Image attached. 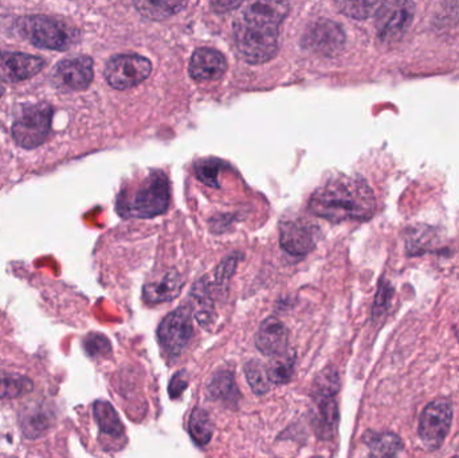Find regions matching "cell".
Wrapping results in <instances>:
<instances>
[{"label": "cell", "instance_id": "1", "mask_svg": "<svg viewBox=\"0 0 459 458\" xmlns=\"http://www.w3.org/2000/svg\"><path fill=\"white\" fill-rule=\"evenodd\" d=\"M288 13L289 0H254L235 19V45L247 64H264L277 54L278 31Z\"/></svg>", "mask_w": 459, "mask_h": 458}, {"label": "cell", "instance_id": "2", "mask_svg": "<svg viewBox=\"0 0 459 458\" xmlns=\"http://www.w3.org/2000/svg\"><path fill=\"white\" fill-rule=\"evenodd\" d=\"M309 209L313 214L331 222L366 220L374 215L375 198L363 180L339 177L328 180L313 193Z\"/></svg>", "mask_w": 459, "mask_h": 458}, {"label": "cell", "instance_id": "3", "mask_svg": "<svg viewBox=\"0 0 459 458\" xmlns=\"http://www.w3.org/2000/svg\"><path fill=\"white\" fill-rule=\"evenodd\" d=\"M171 190L163 172H153L132 195H121L117 212L126 218H153L169 210Z\"/></svg>", "mask_w": 459, "mask_h": 458}, {"label": "cell", "instance_id": "4", "mask_svg": "<svg viewBox=\"0 0 459 458\" xmlns=\"http://www.w3.org/2000/svg\"><path fill=\"white\" fill-rule=\"evenodd\" d=\"M15 29L31 45L46 50H69L80 37L77 30L46 15L21 16Z\"/></svg>", "mask_w": 459, "mask_h": 458}, {"label": "cell", "instance_id": "5", "mask_svg": "<svg viewBox=\"0 0 459 458\" xmlns=\"http://www.w3.org/2000/svg\"><path fill=\"white\" fill-rule=\"evenodd\" d=\"M340 389L339 374L333 368H326L316 378L313 385V400H315L316 432L320 438H331L339 422V408L336 394Z\"/></svg>", "mask_w": 459, "mask_h": 458}, {"label": "cell", "instance_id": "6", "mask_svg": "<svg viewBox=\"0 0 459 458\" xmlns=\"http://www.w3.org/2000/svg\"><path fill=\"white\" fill-rule=\"evenodd\" d=\"M54 109L48 104H38L24 109L11 128L13 140L24 150H34L48 139L51 131Z\"/></svg>", "mask_w": 459, "mask_h": 458}, {"label": "cell", "instance_id": "7", "mask_svg": "<svg viewBox=\"0 0 459 458\" xmlns=\"http://www.w3.org/2000/svg\"><path fill=\"white\" fill-rule=\"evenodd\" d=\"M414 16L415 4L412 0H385L375 19L377 37L385 43L398 42L409 31Z\"/></svg>", "mask_w": 459, "mask_h": 458}, {"label": "cell", "instance_id": "8", "mask_svg": "<svg viewBox=\"0 0 459 458\" xmlns=\"http://www.w3.org/2000/svg\"><path fill=\"white\" fill-rule=\"evenodd\" d=\"M193 333V312L188 307H180L167 315L159 325V344L164 354L174 359L185 351Z\"/></svg>", "mask_w": 459, "mask_h": 458}, {"label": "cell", "instance_id": "9", "mask_svg": "<svg viewBox=\"0 0 459 458\" xmlns=\"http://www.w3.org/2000/svg\"><path fill=\"white\" fill-rule=\"evenodd\" d=\"M453 405L446 398H438L426 406L420 422V437L431 451L441 448L450 432Z\"/></svg>", "mask_w": 459, "mask_h": 458}, {"label": "cell", "instance_id": "10", "mask_svg": "<svg viewBox=\"0 0 459 458\" xmlns=\"http://www.w3.org/2000/svg\"><path fill=\"white\" fill-rule=\"evenodd\" d=\"M152 72L150 59L134 54L113 56L105 67V80L117 91L134 88L147 80Z\"/></svg>", "mask_w": 459, "mask_h": 458}, {"label": "cell", "instance_id": "11", "mask_svg": "<svg viewBox=\"0 0 459 458\" xmlns=\"http://www.w3.org/2000/svg\"><path fill=\"white\" fill-rule=\"evenodd\" d=\"M302 43L304 48L313 53L332 56L344 48L345 34L334 22L318 21L305 32Z\"/></svg>", "mask_w": 459, "mask_h": 458}, {"label": "cell", "instance_id": "12", "mask_svg": "<svg viewBox=\"0 0 459 458\" xmlns=\"http://www.w3.org/2000/svg\"><path fill=\"white\" fill-rule=\"evenodd\" d=\"M281 247L291 255H305L315 249L318 229L307 220H285L281 223Z\"/></svg>", "mask_w": 459, "mask_h": 458}, {"label": "cell", "instance_id": "13", "mask_svg": "<svg viewBox=\"0 0 459 458\" xmlns=\"http://www.w3.org/2000/svg\"><path fill=\"white\" fill-rule=\"evenodd\" d=\"M46 61L40 56L15 51H0V80L8 83L22 82L42 72Z\"/></svg>", "mask_w": 459, "mask_h": 458}, {"label": "cell", "instance_id": "14", "mask_svg": "<svg viewBox=\"0 0 459 458\" xmlns=\"http://www.w3.org/2000/svg\"><path fill=\"white\" fill-rule=\"evenodd\" d=\"M54 77L69 91H85L93 81V59L88 56L62 59L56 64Z\"/></svg>", "mask_w": 459, "mask_h": 458}, {"label": "cell", "instance_id": "15", "mask_svg": "<svg viewBox=\"0 0 459 458\" xmlns=\"http://www.w3.org/2000/svg\"><path fill=\"white\" fill-rule=\"evenodd\" d=\"M183 287H185V280L180 276L179 272L169 269L144 285L143 298L151 306L169 303L180 295Z\"/></svg>", "mask_w": 459, "mask_h": 458}, {"label": "cell", "instance_id": "16", "mask_svg": "<svg viewBox=\"0 0 459 458\" xmlns=\"http://www.w3.org/2000/svg\"><path fill=\"white\" fill-rule=\"evenodd\" d=\"M228 70V61L220 51L202 48L194 53L190 62V74L196 81L220 80Z\"/></svg>", "mask_w": 459, "mask_h": 458}, {"label": "cell", "instance_id": "17", "mask_svg": "<svg viewBox=\"0 0 459 458\" xmlns=\"http://www.w3.org/2000/svg\"><path fill=\"white\" fill-rule=\"evenodd\" d=\"M289 333L283 323L269 317L262 323L256 333L255 346L266 357L285 354L288 349Z\"/></svg>", "mask_w": 459, "mask_h": 458}, {"label": "cell", "instance_id": "18", "mask_svg": "<svg viewBox=\"0 0 459 458\" xmlns=\"http://www.w3.org/2000/svg\"><path fill=\"white\" fill-rule=\"evenodd\" d=\"M134 7L151 21H166L177 15L187 4V0H134Z\"/></svg>", "mask_w": 459, "mask_h": 458}, {"label": "cell", "instance_id": "19", "mask_svg": "<svg viewBox=\"0 0 459 458\" xmlns=\"http://www.w3.org/2000/svg\"><path fill=\"white\" fill-rule=\"evenodd\" d=\"M193 298L196 303V320L204 327H209L214 320V298L215 293L212 282L207 279L196 282L193 288Z\"/></svg>", "mask_w": 459, "mask_h": 458}, {"label": "cell", "instance_id": "20", "mask_svg": "<svg viewBox=\"0 0 459 458\" xmlns=\"http://www.w3.org/2000/svg\"><path fill=\"white\" fill-rule=\"evenodd\" d=\"M209 397L212 401L223 403L238 402L239 392H238L237 384H235L234 374L231 371H218L214 374L209 386H207Z\"/></svg>", "mask_w": 459, "mask_h": 458}, {"label": "cell", "instance_id": "21", "mask_svg": "<svg viewBox=\"0 0 459 458\" xmlns=\"http://www.w3.org/2000/svg\"><path fill=\"white\" fill-rule=\"evenodd\" d=\"M94 419L102 435L120 438L124 435V425L117 411L107 401H97L93 406Z\"/></svg>", "mask_w": 459, "mask_h": 458}, {"label": "cell", "instance_id": "22", "mask_svg": "<svg viewBox=\"0 0 459 458\" xmlns=\"http://www.w3.org/2000/svg\"><path fill=\"white\" fill-rule=\"evenodd\" d=\"M364 443L375 457H394L403 449L401 438L393 433H367Z\"/></svg>", "mask_w": 459, "mask_h": 458}, {"label": "cell", "instance_id": "23", "mask_svg": "<svg viewBox=\"0 0 459 458\" xmlns=\"http://www.w3.org/2000/svg\"><path fill=\"white\" fill-rule=\"evenodd\" d=\"M188 433H190L194 443L202 448L212 441V435H214V425L206 410L201 408L194 409L190 421H188Z\"/></svg>", "mask_w": 459, "mask_h": 458}, {"label": "cell", "instance_id": "24", "mask_svg": "<svg viewBox=\"0 0 459 458\" xmlns=\"http://www.w3.org/2000/svg\"><path fill=\"white\" fill-rule=\"evenodd\" d=\"M274 359L267 366L266 373L270 384L285 385L290 382L294 373V365H296V357L294 355L281 354L273 357Z\"/></svg>", "mask_w": 459, "mask_h": 458}, {"label": "cell", "instance_id": "25", "mask_svg": "<svg viewBox=\"0 0 459 458\" xmlns=\"http://www.w3.org/2000/svg\"><path fill=\"white\" fill-rule=\"evenodd\" d=\"M334 3L344 15L363 21L375 13L380 0H334Z\"/></svg>", "mask_w": 459, "mask_h": 458}, {"label": "cell", "instance_id": "26", "mask_svg": "<svg viewBox=\"0 0 459 458\" xmlns=\"http://www.w3.org/2000/svg\"><path fill=\"white\" fill-rule=\"evenodd\" d=\"M246 379L250 385L254 394L264 395L269 392V378H267L266 368L258 360H250L245 366Z\"/></svg>", "mask_w": 459, "mask_h": 458}, {"label": "cell", "instance_id": "27", "mask_svg": "<svg viewBox=\"0 0 459 458\" xmlns=\"http://www.w3.org/2000/svg\"><path fill=\"white\" fill-rule=\"evenodd\" d=\"M238 265V255H232L226 257L215 271L214 288L215 296H226L229 290V282L234 274Z\"/></svg>", "mask_w": 459, "mask_h": 458}, {"label": "cell", "instance_id": "28", "mask_svg": "<svg viewBox=\"0 0 459 458\" xmlns=\"http://www.w3.org/2000/svg\"><path fill=\"white\" fill-rule=\"evenodd\" d=\"M30 390H32V384L24 376H0V398L3 400L21 397Z\"/></svg>", "mask_w": 459, "mask_h": 458}, {"label": "cell", "instance_id": "29", "mask_svg": "<svg viewBox=\"0 0 459 458\" xmlns=\"http://www.w3.org/2000/svg\"><path fill=\"white\" fill-rule=\"evenodd\" d=\"M221 163L217 160H207L204 163L196 166V177L204 185L210 186V187H220V182H218V177H220Z\"/></svg>", "mask_w": 459, "mask_h": 458}, {"label": "cell", "instance_id": "30", "mask_svg": "<svg viewBox=\"0 0 459 458\" xmlns=\"http://www.w3.org/2000/svg\"><path fill=\"white\" fill-rule=\"evenodd\" d=\"M85 349L91 357L99 358L109 354L112 347L105 336L100 335V333H91L85 339Z\"/></svg>", "mask_w": 459, "mask_h": 458}, {"label": "cell", "instance_id": "31", "mask_svg": "<svg viewBox=\"0 0 459 458\" xmlns=\"http://www.w3.org/2000/svg\"><path fill=\"white\" fill-rule=\"evenodd\" d=\"M188 381L187 374L185 371H180L177 376L172 378L171 384H169V392L171 398H179L183 394L186 389H187Z\"/></svg>", "mask_w": 459, "mask_h": 458}, {"label": "cell", "instance_id": "32", "mask_svg": "<svg viewBox=\"0 0 459 458\" xmlns=\"http://www.w3.org/2000/svg\"><path fill=\"white\" fill-rule=\"evenodd\" d=\"M245 0H212V7L215 13H226L237 10Z\"/></svg>", "mask_w": 459, "mask_h": 458}, {"label": "cell", "instance_id": "33", "mask_svg": "<svg viewBox=\"0 0 459 458\" xmlns=\"http://www.w3.org/2000/svg\"><path fill=\"white\" fill-rule=\"evenodd\" d=\"M388 290H390V288L385 287V285H382V287L379 288V293H377V303H375L374 307V312L375 315L382 314L385 309H387L388 301H390L391 295L388 293Z\"/></svg>", "mask_w": 459, "mask_h": 458}, {"label": "cell", "instance_id": "34", "mask_svg": "<svg viewBox=\"0 0 459 458\" xmlns=\"http://www.w3.org/2000/svg\"><path fill=\"white\" fill-rule=\"evenodd\" d=\"M3 94H4V88H3L2 85H0V97H2Z\"/></svg>", "mask_w": 459, "mask_h": 458}]
</instances>
